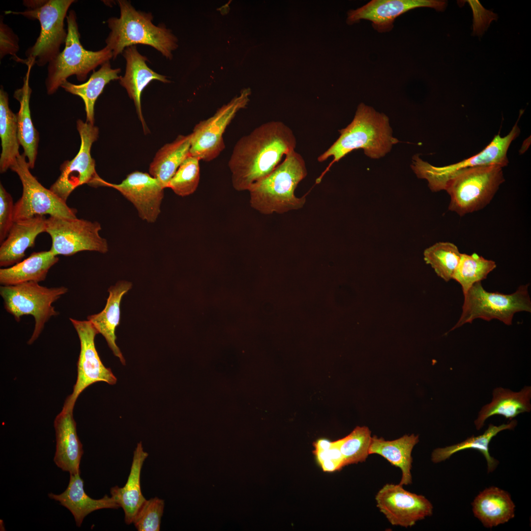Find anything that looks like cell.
<instances>
[{
    "instance_id": "6da1fadb",
    "label": "cell",
    "mask_w": 531,
    "mask_h": 531,
    "mask_svg": "<svg viewBox=\"0 0 531 531\" xmlns=\"http://www.w3.org/2000/svg\"><path fill=\"white\" fill-rule=\"evenodd\" d=\"M296 144L292 130L279 121L263 124L242 137L228 162L233 187L249 191L280 164L284 155L295 150Z\"/></svg>"
},
{
    "instance_id": "7a4b0ae2",
    "label": "cell",
    "mask_w": 531,
    "mask_h": 531,
    "mask_svg": "<svg viewBox=\"0 0 531 531\" xmlns=\"http://www.w3.org/2000/svg\"><path fill=\"white\" fill-rule=\"evenodd\" d=\"M339 131L338 139L318 158L319 162H323L333 157L327 169L354 150L363 149L367 156L378 159L398 142L392 135L388 117L363 103L358 106L351 123Z\"/></svg>"
},
{
    "instance_id": "3957f363",
    "label": "cell",
    "mask_w": 531,
    "mask_h": 531,
    "mask_svg": "<svg viewBox=\"0 0 531 531\" xmlns=\"http://www.w3.org/2000/svg\"><path fill=\"white\" fill-rule=\"evenodd\" d=\"M120 16L107 20L111 31L105 40L106 47L116 59L127 47L141 44L150 46L166 58L171 59L172 52L177 47V37L165 26H156L152 22V16L136 10L130 2L118 0Z\"/></svg>"
},
{
    "instance_id": "277c9868",
    "label": "cell",
    "mask_w": 531,
    "mask_h": 531,
    "mask_svg": "<svg viewBox=\"0 0 531 531\" xmlns=\"http://www.w3.org/2000/svg\"><path fill=\"white\" fill-rule=\"evenodd\" d=\"M307 174L302 157L295 150L290 151L268 176L248 191L251 206L264 214L283 213L302 208L305 197H296L295 191Z\"/></svg>"
},
{
    "instance_id": "5b68a950",
    "label": "cell",
    "mask_w": 531,
    "mask_h": 531,
    "mask_svg": "<svg viewBox=\"0 0 531 531\" xmlns=\"http://www.w3.org/2000/svg\"><path fill=\"white\" fill-rule=\"evenodd\" d=\"M66 19L67 35L65 47L47 67L45 86L49 95L55 93L72 75H75L79 81H85L88 73L113 58L112 51L106 47L97 51L84 48L74 10L68 11Z\"/></svg>"
},
{
    "instance_id": "8992f818",
    "label": "cell",
    "mask_w": 531,
    "mask_h": 531,
    "mask_svg": "<svg viewBox=\"0 0 531 531\" xmlns=\"http://www.w3.org/2000/svg\"><path fill=\"white\" fill-rule=\"evenodd\" d=\"M504 180L502 167L498 165L458 171L448 180L444 189L450 197L448 209L463 216L483 209Z\"/></svg>"
},
{
    "instance_id": "52a82bcc",
    "label": "cell",
    "mask_w": 531,
    "mask_h": 531,
    "mask_svg": "<svg viewBox=\"0 0 531 531\" xmlns=\"http://www.w3.org/2000/svg\"><path fill=\"white\" fill-rule=\"evenodd\" d=\"M529 284L520 286L511 294L488 292L481 282L474 283L464 295L462 312L451 330L476 319L489 321L497 319L507 325L512 324L514 315L518 312H531Z\"/></svg>"
},
{
    "instance_id": "ba28073f",
    "label": "cell",
    "mask_w": 531,
    "mask_h": 531,
    "mask_svg": "<svg viewBox=\"0 0 531 531\" xmlns=\"http://www.w3.org/2000/svg\"><path fill=\"white\" fill-rule=\"evenodd\" d=\"M67 292L65 287L48 288L32 282L0 288L4 308L17 322L24 315L34 318V327L29 344L38 338L52 317L59 315L52 304Z\"/></svg>"
},
{
    "instance_id": "9c48e42d",
    "label": "cell",
    "mask_w": 531,
    "mask_h": 531,
    "mask_svg": "<svg viewBox=\"0 0 531 531\" xmlns=\"http://www.w3.org/2000/svg\"><path fill=\"white\" fill-rule=\"evenodd\" d=\"M74 0H47L45 4L35 9L23 11H7L6 13L21 15L30 20H37L40 32L34 44L27 49V59H32L38 66H43L54 59L60 52L65 43L67 31L64 22L70 5Z\"/></svg>"
},
{
    "instance_id": "30bf717a",
    "label": "cell",
    "mask_w": 531,
    "mask_h": 531,
    "mask_svg": "<svg viewBox=\"0 0 531 531\" xmlns=\"http://www.w3.org/2000/svg\"><path fill=\"white\" fill-rule=\"evenodd\" d=\"M517 123L518 121L507 135L502 137L499 133L480 152L460 162L445 166L436 167L423 161L418 155H414L412 168L418 178L427 180L432 191L437 192L444 190L448 180L462 169L490 165H498L503 168L508 163L507 157L508 148L520 132Z\"/></svg>"
},
{
    "instance_id": "8fae6325",
    "label": "cell",
    "mask_w": 531,
    "mask_h": 531,
    "mask_svg": "<svg viewBox=\"0 0 531 531\" xmlns=\"http://www.w3.org/2000/svg\"><path fill=\"white\" fill-rule=\"evenodd\" d=\"M24 153L20 154L10 169L22 182L21 197L14 204V222L37 215L76 218L77 210L69 207L50 189L44 187L30 171Z\"/></svg>"
},
{
    "instance_id": "7c38bea8",
    "label": "cell",
    "mask_w": 531,
    "mask_h": 531,
    "mask_svg": "<svg viewBox=\"0 0 531 531\" xmlns=\"http://www.w3.org/2000/svg\"><path fill=\"white\" fill-rule=\"evenodd\" d=\"M101 230L98 222L77 217L49 216L46 219L45 232L52 239L50 250L56 256H70L84 251L107 252L108 242L100 236Z\"/></svg>"
},
{
    "instance_id": "4fadbf2b",
    "label": "cell",
    "mask_w": 531,
    "mask_h": 531,
    "mask_svg": "<svg viewBox=\"0 0 531 531\" xmlns=\"http://www.w3.org/2000/svg\"><path fill=\"white\" fill-rule=\"evenodd\" d=\"M77 129L81 138L79 150L71 160L64 161L60 167V174L50 189L66 202L70 194L84 184L97 187L100 177L95 171L94 160L90 154L92 144L98 137L99 129L94 124L76 121Z\"/></svg>"
},
{
    "instance_id": "5bb4252c",
    "label": "cell",
    "mask_w": 531,
    "mask_h": 531,
    "mask_svg": "<svg viewBox=\"0 0 531 531\" xmlns=\"http://www.w3.org/2000/svg\"><path fill=\"white\" fill-rule=\"evenodd\" d=\"M251 93L250 88L243 89L239 95L223 105L214 115L195 126L191 133L190 155L205 161L219 156L225 147L223 136L226 129L238 111L246 107Z\"/></svg>"
},
{
    "instance_id": "9a60e30c",
    "label": "cell",
    "mask_w": 531,
    "mask_h": 531,
    "mask_svg": "<svg viewBox=\"0 0 531 531\" xmlns=\"http://www.w3.org/2000/svg\"><path fill=\"white\" fill-rule=\"evenodd\" d=\"M80 342V352L77 363V378L73 392L67 397L62 408L73 410L75 402L82 391L91 384L104 382L114 384L117 379L110 368L106 367L96 350L94 339L99 334L88 320L69 318Z\"/></svg>"
},
{
    "instance_id": "2e32d148",
    "label": "cell",
    "mask_w": 531,
    "mask_h": 531,
    "mask_svg": "<svg viewBox=\"0 0 531 531\" xmlns=\"http://www.w3.org/2000/svg\"><path fill=\"white\" fill-rule=\"evenodd\" d=\"M375 500L380 511L393 526L412 527L433 513V505L427 498L406 490L399 484H385Z\"/></svg>"
},
{
    "instance_id": "e0dca14e",
    "label": "cell",
    "mask_w": 531,
    "mask_h": 531,
    "mask_svg": "<svg viewBox=\"0 0 531 531\" xmlns=\"http://www.w3.org/2000/svg\"><path fill=\"white\" fill-rule=\"evenodd\" d=\"M447 2L440 0H372L365 5L347 12V23L351 25L366 20L380 33L391 31L395 20L405 12L419 7L444 11Z\"/></svg>"
},
{
    "instance_id": "ac0fdd59",
    "label": "cell",
    "mask_w": 531,
    "mask_h": 531,
    "mask_svg": "<svg viewBox=\"0 0 531 531\" xmlns=\"http://www.w3.org/2000/svg\"><path fill=\"white\" fill-rule=\"evenodd\" d=\"M100 186L112 187L131 202L139 216L149 223L154 222L160 212L164 188L150 174L139 171L127 176L120 183L114 184L100 180Z\"/></svg>"
},
{
    "instance_id": "d6986e66",
    "label": "cell",
    "mask_w": 531,
    "mask_h": 531,
    "mask_svg": "<svg viewBox=\"0 0 531 531\" xmlns=\"http://www.w3.org/2000/svg\"><path fill=\"white\" fill-rule=\"evenodd\" d=\"M73 411L62 408L55 419L56 446L54 462L63 471L76 474L81 473L80 464L84 451L77 435Z\"/></svg>"
},
{
    "instance_id": "ffe728a7",
    "label": "cell",
    "mask_w": 531,
    "mask_h": 531,
    "mask_svg": "<svg viewBox=\"0 0 531 531\" xmlns=\"http://www.w3.org/2000/svg\"><path fill=\"white\" fill-rule=\"evenodd\" d=\"M46 219L37 215L14 222L7 236L0 243V266L7 267L21 261L25 252L34 246L36 237L45 232Z\"/></svg>"
},
{
    "instance_id": "44dd1931",
    "label": "cell",
    "mask_w": 531,
    "mask_h": 531,
    "mask_svg": "<svg viewBox=\"0 0 531 531\" xmlns=\"http://www.w3.org/2000/svg\"><path fill=\"white\" fill-rule=\"evenodd\" d=\"M123 55L126 61V70L124 75L119 77V83L134 101L137 113L145 128L141 103L143 90L152 80L163 83L170 81L166 76L157 73L148 66V59L139 53L136 45L125 48Z\"/></svg>"
},
{
    "instance_id": "7402d4cb",
    "label": "cell",
    "mask_w": 531,
    "mask_h": 531,
    "mask_svg": "<svg viewBox=\"0 0 531 531\" xmlns=\"http://www.w3.org/2000/svg\"><path fill=\"white\" fill-rule=\"evenodd\" d=\"M80 474H70L68 485L60 494L49 493L48 497L69 510L74 517L76 525L81 527L84 518L91 512L103 508L118 509L120 506L107 495L100 499H93L85 493L84 481Z\"/></svg>"
},
{
    "instance_id": "603a6c76",
    "label": "cell",
    "mask_w": 531,
    "mask_h": 531,
    "mask_svg": "<svg viewBox=\"0 0 531 531\" xmlns=\"http://www.w3.org/2000/svg\"><path fill=\"white\" fill-rule=\"evenodd\" d=\"M23 63L27 66V71L23 78L22 87L15 90L13 97L20 103V109L16 114L18 137L20 145L24 149V153L28 158L30 169H33L36 159L39 142V134L32 121L30 101L31 88L30 86V77L34 60L24 59Z\"/></svg>"
},
{
    "instance_id": "cb8c5ba5",
    "label": "cell",
    "mask_w": 531,
    "mask_h": 531,
    "mask_svg": "<svg viewBox=\"0 0 531 531\" xmlns=\"http://www.w3.org/2000/svg\"><path fill=\"white\" fill-rule=\"evenodd\" d=\"M474 516L487 528L507 522L515 516V506L510 494L491 486L481 492L472 503Z\"/></svg>"
},
{
    "instance_id": "d4e9b609",
    "label": "cell",
    "mask_w": 531,
    "mask_h": 531,
    "mask_svg": "<svg viewBox=\"0 0 531 531\" xmlns=\"http://www.w3.org/2000/svg\"><path fill=\"white\" fill-rule=\"evenodd\" d=\"M132 288V284L126 281H120L108 289L109 293L104 309L100 313L89 315L88 320L96 328L98 333L105 338L109 347L121 363L125 360L116 343L115 330L120 323V304L123 295Z\"/></svg>"
},
{
    "instance_id": "484cf974",
    "label": "cell",
    "mask_w": 531,
    "mask_h": 531,
    "mask_svg": "<svg viewBox=\"0 0 531 531\" xmlns=\"http://www.w3.org/2000/svg\"><path fill=\"white\" fill-rule=\"evenodd\" d=\"M148 455L144 450L142 442H139L133 453L130 472L125 484L122 487L115 486L110 490L111 497L123 509L125 522L127 525L133 523L139 509L146 501L141 491L140 475L143 463Z\"/></svg>"
},
{
    "instance_id": "4316f807",
    "label": "cell",
    "mask_w": 531,
    "mask_h": 531,
    "mask_svg": "<svg viewBox=\"0 0 531 531\" xmlns=\"http://www.w3.org/2000/svg\"><path fill=\"white\" fill-rule=\"evenodd\" d=\"M531 387L524 386L519 392L501 387L493 392L491 403L484 406L474 421L477 430L483 427L485 420L495 415H501L512 419L520 413L529 412L531 409Z\"/></svg>"
},
{
    "instance_id": "83f0119b",
    "label": "cell",
    "mask_w": 531,
    "mask_h": 531,
    "mask_svg": "<svg viewBox=\"0 0 531 531\" xmlns=\"http://www.w3.org/2000/svg\"><path fill=\"white\" fill-rule=\"evenodd\" d=\"M59 260L50 250L33 252L13 266L0 268V283L2 286H11L44 281L50 269Z\"/></svg>"
},
{
    "instance_id": "f1b7e54d",
    "label": "cell",
    "mask_w": 531,
    "mask_h": 531,
    "mask_svg": "<svg viewBox=\"0 0 531 531\" xmlns=\"http://www.w3.org/2000/svg\"><path fill=\"white\" fill-rule=\"evenodd\" d=\"M419 441L418 436L405 435L393 441H385L376 436L372 437L369 454L382 456L393 466L399 468L402 477L399 484L412 483V452Z\"/></svg>"
},
{
    "instance_id": "f546056e",
    "label": "cell",
    "mask_w": 531,
    "mask_h": 531,
    "mask_svg": "<svg viewBox=\"0 0 531 531\" xmlns=\"http://www.w3.org/2000/svg\"><path fill=\"white\" fill-rule=\"evenodd\" d=\"M191 134L179 135L172 143L165 144L156 153L149 168V174L165 189L178 167L189 155Z\"/></svg>"
},
{
    "instance_id": "4dcf8cb0",
    "label": "cell",
    "mask_w": 531,
    "mask_h": 531,
    "mask_svg": "<svg viewBox=\"0 0 531 531\" xmlns=\"http://www.w3.org/2000/svg\"><path fill=\"white\" fill-rule=\"evenodd\" d=\"M120 71V68H112L108 61L103 63L97 71H94L86 83L75 85L67 80L62 83L60 87L66 91L82 99L85 104L86 122L94 124L95 101L108 83L112 80L119 79L118 74Z\"/></svg>"
},
{
    "instance_id": "1f68e13d",
    "label": "cell",
    "mask_w": 531,
    "mask_h": 531,
    "mask_svg": "<svg viewBox=\"0 0 531 531\" xmlns=\"http://www.w3.org/2000/svg\"><path fill=\"white\" fill-rule=\"evenodd\" d=\"M517 424V421L516 420H512L509 423L499 426L490 424L482 435L478 436H472L461 442L435 449L431 454V460L434 463H440L448 459L458 451L466 449H474L483 455L486 460L488 472H491L495 470L499 464L498 461L491 456L489 451V445L491 440L501 431L514 429Z\"/></svg>"
},
{
    "instance_id": "d6a6232c",
    "label": "cell",
    "mask_w": 531,
    "mask_h": 531,
    "mask_svg": "<svg viewBox=\"0 0 531 531\" xmlns=\"http://www.w3.org/2000/svg\"><path fill=\"white\" fill-rule=\"evenodd\" d=\"M0 172L3 173L15 164L20 154L16 115L9 107L8 96L2 87L0 89Z\"/></svg>"
},
{
    "instance_id": "836d02e7",
    "label": "cell",
    "mask_w": 531,
    "mask_h": 531,
    "mask_svg": "<svg viewBox=\"0 0 531 531\" xmlns=\"http://www.w3.org/2000/svg\"><path fill=\"white\" fill-rule=\"evenodd\" d=\"M423 255L426 263L431 266L438 276L448 282L453 278L462 253L454 243L439 242L426 248Z\"/></svg>"
},
{
    "instance_id": "e575fe53",
    "label": "cell",
    "mask_w": 531,
    "mask_h": 531,
    "mask_svg": "<svg viewBox=\"0 0 531 531\" xmlns=\"http://www.w3.org/2000/svg\"><path fill=\"white\" fill-rule=\"evenodd\" d=\"M496 266L494 261L476 253L462 254L452 279L460 284L464 295L474 283L486 279Z\"/></svg>"
},
{
    "instance_id": "d590c367",
    "label": "cell",
    "mask_w": 531,
    "mask_h": 531,
    "mask_svg": "<svg viewBox=\"0 0 531 531\" xmlns=\"http://www.w3.org/2000/svg\"><path fill=\"white\" fill-rule=\"evenodd\" d=\"M371 431L366 426H357L347 436L337 440L344 466L365 462L371 442Z\"/></svg>"
},
{
    "instance_id": "8d00e7d4",
    "label": "cell",
    "mask_w": 531,
    "mask_h": 531,
    "mask_svg": "<svg viewBox=\"0 0 531 531\" xmlns=\"http://www.w3.org/2000/svg\"><path fill=\"white\" fill-rule=\"evenodd\" d=\"M200 160L189 155L178 167L170 180L167 188L175 194L185 197L193 194L197 189L200 177Z\"/></svg>"
},
{
    "instance_id": "74e56055",
    "label": "cell",
    "mask_w": 531,
    "mask_h": 531,
    "mask_svg": "<svg viewBox=\"0 0 531 531\" xmlns=\"http://www.w3.org/2000/svg\"><path fill=\"white\" fill-rule=\"evenodd\" d=\"M164 502L157 497L147 500L137 513L133 523L139 531H159Z\"/></svg>"
},
{
    "instance_id": "f35d334b",
    "label": "cell",
    "mask_w": 531,
    "mask_h": 531,
    "mask_svg": "<svg viewBox=\"0 0 531 531\" xmlns=\"http://www.w3.org/2000/svg\"><path fill=\"white\" fill-rule=\"evenodd\" d=\"M314 454L324 471L332 472L344 467L337 441L330 442L326 439H319L314 443Z\"/></svg>"
},
{
    "instance_id": "ab89813d",
    "label": "cell",
    "mask_w": 531,
    "mask_h": 531,
    "mask_svg": "<svg viewBox=\"0 0 531 531\" xmlns=\"http://www.w3.org/2000/svg\"><path fill=\"white\" fill-rule=\"evenodd\" d=\"M14 223V204L11 195L0 184V242L6 238Z\"/></svg>"
},
{
    "instance_id": "60d3db41",
    "label": "cell",
    "mask_w": 531,
    "mask_h": 531,
    "mask_svg": "<svg viewBox=\"0 0 531 531\" xmlns=\"http://www.w3.org/2000/svg\"><path fill=\"white\" fill-rule=\"evenodd\" d=\"M473 13V31L474 35L481 36L491 22L498 19V15L492 10L486 9L478 0H466Z\"/></svg>"
},
{
    "instance_id": "b9f144b4",
    "label": "cell",
    "mask_w": 531,
    "mask_h": 531,
    "mask_svg": "<svg viewBox=\"0 0 531 531\" xmlns=\"http://www.w3.org/2000/svg\"><path fill=\"white\" fill-rule=\"evenodd\" d=\"M19 50V38L12 30L5 24L3 18L0 21V58L2 59L6 55H10L18 61L20 58L16 54Z\"/></svg>"
},
{
    "instance_id": "7bdbcfd3",
    "label": "cell",
    "mask_w": 531,
    "mask_h": 531,
    "mask_svg": "<svg viewBox=\"0 0 531 531\" xmlns=\"http://www.w3.org/2000/svg\"><path fill=\"white\" fill-rule=\"evenodd\" d=\"M47 0H26L23 3L27 9H35L40 7L46 3Z\"/></svg>"
}]
</instances>
